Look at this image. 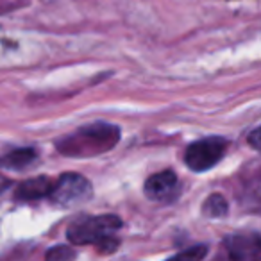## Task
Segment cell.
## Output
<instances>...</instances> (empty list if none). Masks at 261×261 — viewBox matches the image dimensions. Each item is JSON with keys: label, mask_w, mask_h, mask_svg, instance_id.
<instances>
[{"label": "cell", "mask_w": 261, "mask_h": 261, "mask_svg": "<svg viewBox=\"0 0 261 261\" xmlns=\"http://www.w3.org/2000/svg\"><path fill=\"white\" fill-rule=\"evenodd\" d=\"M120 129L111 123L95 122L56 142V149L65 156L90 158L108 152L118 143Z\"/></svg>", "instance_id": "6da1fadb"}, {"label": "cell", "mask_w": 261, "mask_h": 261, "mask_svg": "<svg viewBox=\"0 0 261 261\" xmlns=\"http://www.w3.org/2000/svg\"><path fill=\"white\" fill-rule=\"evenodd\" d=\"M122 229V220L115 215L100 217H81L68 225L66 236L73 245H97L100 252H113L118 249L120 240L116 238Z\"/></svg>", "instance_id": "7a4b0ae2"}, {"label": "cell", "mask_w": 261, "mask_h": 261, "mask_svg": "<svg viewBox=\"0 0 261 261\" xmlns=\"http://www.w3.org/2000/svg\"><path fill=\"white\" fill-rule=\"evenodd\" d=\"M227 140L218 138V136H210V138L199 140L192 143L186 149L185 163L193 172H206L213 168L227 152Z\"/></svg>", "instance_id": "3957f363"}, {"label": "cell", "mask_w": 261, "mask_h": 261, "mask_svg": "<svg viewBox=\"0 0 261 261\" xmlns=\"http://www.w3.org/2000/svg\"><path fill=\"white\" fill-rule=\"evenodd\" d=\"M50 200L59 206H73L91 197V182L81 174H65L54 182Z\"/></svg>", "instance_id": "277c9868"}, {"label": "cell", "mask_w": 261, "mask_h": 261, "mask_svg": "<svg viewBox=\"0 0 261 261\" xmlns=\"http://www.w3.org/2000/svg\"><path fill=\"white\" fill-rule=\"evenodd\" d=\"M145 195L150 200H156V202H170L177 197L179 193V179L175 175V172L165 170L160 174L150 175L145 181Z\"/></svg>", "instance_id": "5b68a950"}, {"label": "cell", "mask_w": 261, "mask_h": 261, "mask_svg": "<svg viewBox=\"0 0 261 261\" xmlns=\"http://www.w3.org/2000/svg\"><path fill=\"white\" fill-rule=\"evenodd\" d=\"M225 249L234 259H250L261 256V236L257 234H238L225 240Z\"/></svg>", "instance_id": "8992f818"}, {"label": "cell", "mask_w": 261, "mask_h": 261, "mask_svg": "<svg viewBox=\"0 0 261 261\" xmlns=\"http://www.w3.org/2000/svg\"><path fill=\"white\" fill-rule=\"evenodd\" d=\"M52 188H54V181L48 177L29 179V181H23L16 188L15 197L18 200H38L50 195Z\"/></svg>", "instance_id": "52a82bcc"}, {"label": "cell", "mask_w": 261, "mask_h": 261, "mask_svg": "<svg viewBox=\"0 0 261 261\" xmlns=\"http://www.w3.org/2000/svg\"><path fill=\"white\" fill-rule=\"evenodd\" d=\"M243 204L254 213H261V170L243 186Z\"/></svg>", "instance_id": "ba28073f"}, {"label": "cell", "mask_w": 261, "mask_h": 261, "mask_svg": "<svg viewBox=\"0 0 261 261\" xmlns=\"http://www.w3.org/2000/svg\"><path fill=\"white\" fill-rule=\"evenodd\" d=\"M36 160V150L33 149H18L9 152L6 158L0 160V165L8 168H23Z\"/></svg>", "instance_id": "9c48e42d"}, {"label": "cell", "mask_w": 261, "mask_h": 261, "mask_svg": "<svg viewBox=\"0 0 261 261\" xmlns=\"http://www.w3.org/2000/svg\"><path fill=\"white\" fill-rule=\"evenodd\" d=\"M204 215L211 218H220V217H225L227 215V200L220 195V193H215L211 195L210 199L204 202V207H202Z\"/></svg>", "instance_id": "30bf717a"}, {"label": "cell", "mask_w": 261, "mask_h": 261, "mask_svg": "<svg viewBox=\"0 0 261 261\" xmlns=\"http://www.w3.org/2000/svg\"><path fill=\"white\" fill-rule=\"evenodd\" d=\"M207 254V247L206 245H195L188 250H182L175 256V259H202Z\"/></svg>", "instance_id": "8fae6325"}, {"label": "cell", "mask_w": 261, "mask_h": 261, "mask_svg": "<svg viewBox=\"0 0 261 261\" xmlns=\"http://www.w3.org/2000/svg\"><path fill=\"white\" fill-rule=\"evenodd\" d=\"M48 259H66V257H73V250L68 247H54L47 252Z\"/></svg>", "instance_id": "7c38bea8"}, {"label": "cell", "mask_w": 261, "mask_h": 261, "mask_svg": "<svg viewBox=\"0 0 261 261\" xmlns=\"http://www.w3.org/2000/svg\"><path fill=\"white\" fill-rule=\"evenodd\" d=\"M249 143L252 149L259 150L261 152V127H257V129H254L252 133L249 135Z\"/></svg>", "instance_id": "4fadbf2b"}]
</instances>
